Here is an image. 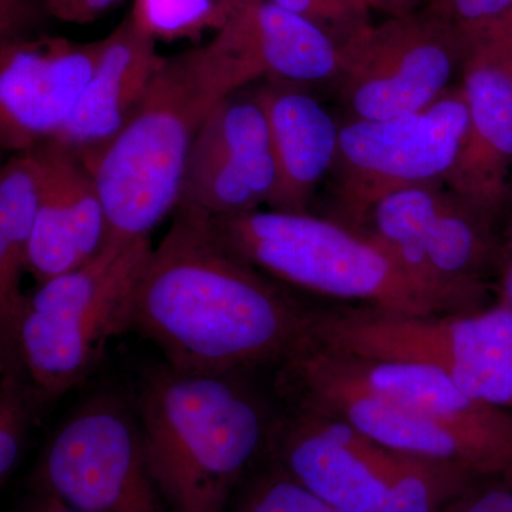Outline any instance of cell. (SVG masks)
Returning a JSON list of instances; mask_svg holds the SVG:
<instances>
[{
    "label": "cell",
    "instance_id": "6da1fadb",
    "mask_svg": "<svg viewBox=\"0 0 512 512\" xmlns=\"http://www.w3.org/2000/svg\"><path fill=\"white\" fill-rule=\"evenodd\" d=\"M174 212L138 278L131 330L178 372L234 375L291 356L308 338L311 312L232 255L207 215Z\"/></svg>",
    "mask_w": 512,
    "mask_h": 512
},
{
    "label": "cell",
    "instance_id": "7a4b0ae2",
    "mask_svg": "<svg viewBox=\"0 0 512 512\" xmlns=\"http://www.w3.org/2000/svg\"><path fill=\"white\" fill-rule=\"evenodd\" d=\"M259 79L261 67L222 33L165 59L127 126L84 163L103 201L104 247L150 239L177 207L192 146L212 110Z\"/></svg>",
    "mask_w": 512,
    "mask_h": 512
},
{
    "label": "cell",
    "instance_id": "3957f363",
    "mask_svg": "<svg viewBox=\"0 0 512 512\" xmlns=\"http://www.w3.org/2000/svg\"><path fill=\"white\" fill-rule=\"evenodd\" d=\"M234 375L156 367L138 387L144 457L168 512H225L264 444V413Z\"/></svg>",
    "mask_w": 512,
    "mask_h": 512
},
{
    "label": "cell",
    "instance_id": "277c9868",
    "mask_svg": "<svg viewBox=\"0 0 512 512\" xmlns=\"http://www.w3.org/2000/svg\"><path fill=\"white\" fill-rule=\"evenodd\" d=\"M232 255L289 284L399 315H453L372 234L309 212H242L208 217Z\"/></svg>",
    "mask_w": 512,
    "mask_h": 512
},
{
    "label": "cell",
    "instance_id": "5b68a950",
    "mask_svg": "<svg viewBox=\"0 0 512 512\" xmlns=\"http://www.w3.org/2000/svg\"><path fill=\"white\" fill-rule=\"evenodd\" d=\"M150 239L109 245L89 262L29 296L16 336V357L43 402L83 383L107 343L131 330L134 289L151 254Z\"/></svg>",
    "mask_w": 512,
    "mask_h": 512
},
{
    "label": "cell",
    "instance_id": "8992f818",
    "mask_svg": "<svg viewBox=\"0 0 512 512\" xmlns=\"http://www.w3.org/2000/svg\"><path fill=\"white\" fill-rule=\"evenodd\" d=\"M281 434L282 470L340 512H444L477 476L393 450L345 421L302 407Z\"/></svg>",
    "mask_w": 512,
    "mask_h": 512
},
{
    "label": "cell",
    "instance_id": "52a82bcc",
    "mask_svg": "<svg viewBox=\"0 0 512 512\" xmlns=\"http://www.w3.org/2000/svg\"><path fill=\"white\" fill-rule=\"evenodd\" d=\"M306 342L355 359L434 367L470 396L512 413V311L503 303L429 318L373 308L311 312Z\"/></svg>",
    "mask_w": 512,
    "mask_h": 512
},
{
    "label": "cell",
    "instance_id": "ba28073f",
    "mask_svg": "<svg viewBox=\"0 0 512 512\" xmlns=\"http://www.w3.org/2000/svg\"><path fill=\"white\" fill-rule=\"evenodd\" d=\"M369 220L370 234L451 313L487 308L485 276L498 268L501 242L495 227L446 185L393 192L377 202Z\"/></svg>",
    "mask_w": 512,
    "mask_h": 512
},
{
    "label": "cell",
    "instance_id": "9c48e42d",
    "mask_svg": "<svg viewBox=\"0 0 512 512\" xmlns=\"http://www.w3.org/2000/svg\"><path fill=\"white\" fill-rule=\"evenodd\" d=\"M468 126L463 87L419 113L340 126L336 198L346 227H362L387 195L441 184L450 173Z\"/></svg>",
    "mask_w": 512,
    "mask_h": 512
},
{
    "label": "cell",
    "instance_id": "30bf717a",
    "mask_svg": "<svg viewBox=\"0 0 512 512\" xmlns=\"http://www.w3.org/2000/svg\"><path fill=\"white\" fill-rule=\"evenodd\" d=\"M40 481L79 512H168L148 471L136 412L111 394L64 421L46 448Z\"/></svg>",
    "mask_w": 512,
    "mask_h": 512
},
{
    "label": "cell",
    "instance_id": "8fae6325",
    "mask_svg": "<svg viewBox=\"0 0 512 512\" xmlns=\"http://www.w3.org/2000/svg\"><path fill=\"white\" fill-rule=\"evenodd\" d=\"M342 49L339 93L355 120H387L427 109L447 93L466 43L440 23L399 16L362 30Z\"/></svg>",
    "mask_w": 512,
    "mask_h": 512
},
{
    "label": "cell",
    "instance_id": "7c38bea8",
    "mask_svg": "<svg viewBox=\"0 0 512 512\" xmlns=\"http://www.w3.org/2000/svg\"><path fill=\"white\" fill-rule=\"evenodd\" d=\"M106 50V37L90 43L42 35L0 45L2 146L18 153L53 140L72 116Z\"/></svg>",
    "mask_w": 512,
    "mask_h": 512
},
{
    "label": "cell",
    "instance_id": "4fadbf2b",
    "mask_svg": "<svg viewBox=\"0 0 512 512\" xmlns=\"http://www.w3.org/2000/svg\"><path fill=\"white\" fill-rule=\"evenodd\" d=\"M464 43L468 126L443 184L495 227L512 201V69L487 46Z\"/></svg>",
    "mask_w": 512,
    "mask_h": 512
},
{
    "label": "cell",
    "instance_id": "5bb4252c",
    "mask_svg": "<svg viewBox=\"0 0 512 512\" xmlns=\"http://www.w3.org/2000/svg\"><path fill=\"white\" fill-rule=\"evenodd\" d=\"M35 150L43 183L28 271L42 285L99 254L106 239V214L93 174L79 156L55 141Z\"/></svg>",
    "mask_w": 512,
    "mask_h": 512
},
{
    "label": "cell",
    "instance_id": "9a60e30c",
    "mask_svg": "<svg viewBox=\"0 0 512 512\" xmlns=\"http://www.w3.org/2000/svg\"><path fill=\"white\" fill-rule=\"evenodd\" d=\"M167 56L130 13L109 36L101 62L72 116L53 138L83 163L92 160L127 126Z\"/></svg>",
    "mask_w": 512,
    "mask_h": 512
},
{
    "label": "cell",
    "instance_id": "2e32d148",
    "mask_svg": "<svg viewBox=\"0 0 512 512\" xmlns=\"http://www.w3.org/2000/svg\"><path fill=\"white\" fill-rule=\"evenodd\" d=\"M268 119L278 184L271 210L309 212L313 192L335 167L340 126L296 84L269 80L254 92Z\"/></svg>",
    "mask_w": 512,
    "mask_h": 512
},
{
    "label": "cell",
    "instance_id": "e0dca14e",
    "mask_svg": "<svg viewBox=\"0 0 512 512\" xmlns=\"http://www.w3.org/2000/svg\"><path fill=\"white\" fill-rule=\"evenodd\" d=\"M220 33L271 80L302 86L339 79L342 49L329 33L271 0L241 6Z\"/></svg>",
    "mask_w": 512,
    "mask_h": 512
},
{
    "label": "cell",
    "instance_id": "ac0fdd59",
    "mask_svg": "<svg viewBox=\"0 0 512 512\" xmlns=\"http://www.w3.org/2000/svg\"><path fill=\"white\" fill-rule=\"evenodd\" d=\"M43 167L36 150L18 153L0 171V352L16 357V336L29 296L22 292L35 231Z\"/></svg>",
    "mask_w": 512,
    "mask_h": 512
},
{
    "label": "cell",
    "instance_id": "d6986e66",
    "mask_svg": "<svg viewBox=\"0 0 512 512\" xmlns=\"http://www.w3.org/2000/svg\"><path fill=\"white\" fill-rule=\"evenodd\" d=\"M278 184L274 153L229 157L185 170L177 207L227 217L269 204ZM175 207V208H177Z\"/></svg>",
    "mask_w": 512,
    "mask_h": 512
},
{
    "label": "cell",
    "instance_id": "ffe728a7",
    "mask_svg": "<svg viewBox=\"0 0 512 512\" xmlns=\"http://www.w3.org/2000/svg\"><path fill=\"white\" fill-rule=\"evenodd\" d=\"M237 10L235 0H134L130 15L157 42H174L220 32Z\"/></svg>",
    "mask_w": 512,
    "mask_h": 512
},
{
    "label": "cell",
    "instance_id": "44dd1931",
    "mask_svg": "<svg viewBox=\"0 0 512 512\" xmlns=\"http://www.w3.org/2000/svg\"><path fill=\"white\" fill-rule=\"evenodd\" d=\"M43 402L19 359L2 360L0 380V481L18 466L26 437Z\"/></svg>",
    "mask_w": 512,
    "mask_h": 512
},
{
    "label": "cell",
    "instance_id": "7402d4cb",
    "mask_svg": "<svg viewBox=\"0 0 512 512\" xmlns=\"http://www.w3.org/2000/svg\"><path fill=\"white\" fill-rule=\"evenodd\" d=\"M322 503L282 470L255 487L238 512H318Z\"/></svg>",
    "mask_w": 512,
    "mask_h": 512
},
{
    "label": "cell",
    "instance_id": "603a6c76",
    "mask_svg": "<svg viewBox=\"0 0 512 512\" xmlns=\"http://www.w3.org/2000/svg\"><path fill=\"white\" fill-rule=\"evenodd\" d=\"M49 16L46 0H0V45L42 36Z\"/></svg>",
    "mask_w": 512,
    "mask_h": 512
},
{
    "label": "cell",
    "instance_id": "cb8c5ba5",
    "mask_svg": "<svg viewBox=\"0 0 512 512\" xmlns=\"http://www.w3.org/2000/svg\"><path fill=\"white\" fill-rule=\"evenodd\" d=\"M444 512H512V480L487 478L480 481Z\"/></svg>",
    "mask_w": 512,
    "mask_h": 512
},
{
    "label": "cell",
    "instance_id": "d4e9b609",
    "mask_svg": "<svg viewBox=\"0 0 512 512\" xmlns=\"http://www.w3.org/2000/svg\"><path fill=\"white\" fill-rule=\"evenodd\" d=\"M464 37L497 53L512 69V8L497 18L463 26Z\"/></svg>",
    "mask_w": 512,
    "mask_h": 512
},
{
    "label": "cell",
    "instance_id": "484cf974",
    "mask_svg": "<svg viewBox=\"0 0 512 512\" xmlns=\"http://www.w3.org/2000/svg\"><path fill=\"white\" fill-rule=\"evenodd\" d=\"M271 2L293 13H298L325 30V23L345 19L350 8L348 0H271Z\"/></svg>",
    "mask_w": 512,
    "mask_h": 512
},
{
    "label": "cell",
    "instance_id": "4316f807",
    "mask_svg": "<svg viewBox=\"0 0 512 512\" xmlns=\"http://www.w3.org/2000/svg\"><path fill=\"white\" fill-rule=\"evenodd\" d=\"M119 2L120 0H46L53 18L79 25L100 18Z\"/></svg>",
    "mask_w": 512,
    "mask_h": 512
},
{
    "label": "cell",
    "instance_id": "83f0119b",
    "mask_svg": "<svg viewBox=\"0 0 512 512\" xmlns=\"http://www.w3.org/2000/svg\"><path fill=\"white\" fill-rule=\"evenodd\" d=\"M451 12L463 26L478 25L503 15L512 8V0H447Z\"/></svg>",
    "mask_w": 512,
    "mask_h": 512
},
{
    "label": "cell",
    "instance_id": "f1b7e54d",
    "mask_svg": "<svg viewBox=\"0 0 512 512\" xmlns=\"http://www.w3.org/2000/svg\"><path fill=\"white\" fill-rule=\"evenodd\" d=\"M498 272H500V298L497 302L503 303L512 311V220L505 239L501 242Z\"/></svg>",
    "mask_w": 512,
    "mask_h": 512
},
{
    "label": "cell",
    "instance_id": "f546056e",
    "mask_svg": "<svg viewBox=\"0 0 512 512\" xmlns=\"http://www.w3.org/2000/svg\"><path fill=\"white\" fill-rule=\"evenodd\" d=\"M363 2L372 3V5L379 6V8L390 10L399 18V16H407V12L419 0H363Z\"/></svg>",
    "mask_w": 512,
    "mask_h": 512
},
{
    "label": "cell",
    "instance_id": "4dcf8cb0",
    "mask_svg": "<svg viewBox=\"0 0 512 512\" xmlns=\"http://www.w3.org/2000/svg\"><path fill=\"white\" fill-rule=\"evenodd\" d=\"M237 2L238 9L241 8V6L247 5L249 2H254V0H235Z\"/></svg>",
    "mask_w": 512,
    "mask_h": 512
}]
</instances>
